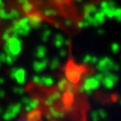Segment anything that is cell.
<instances>
[{"mask_svg": "<svg viewBox=\"0 0 121 121\" xmlns=\"http://www.w3.org/2000/svg\"><path fill=\"white\" fill-rule=\"evenodd\" d=\"M17 121H42L41 118V111L38 109L33 110L27 113V115L23 118H20Z\"/></svg>", "mask_w": 121, "mask_h": 121, "instance_id": "cell-1", "label": "cell"}]
</instances>
